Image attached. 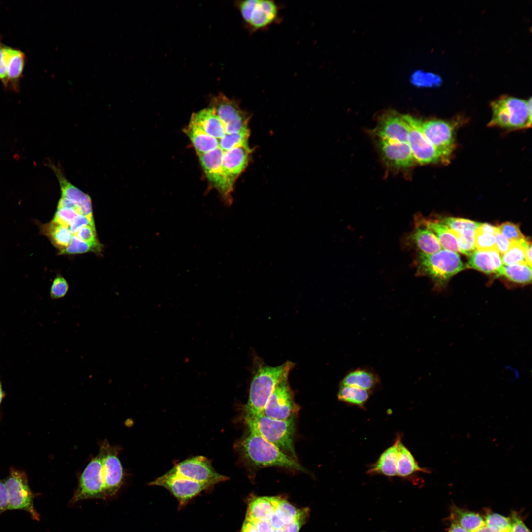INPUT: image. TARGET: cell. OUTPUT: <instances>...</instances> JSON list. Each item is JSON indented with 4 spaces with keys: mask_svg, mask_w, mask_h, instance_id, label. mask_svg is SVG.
I'll list each match as a JSON object with an SVG mask.
<instances>
[{
    "mask_svg": "<svg viewBox=\"0 0 532 532\" xmlns=\"http://www.w3.org/2000/svg\"><path fill=\"white\" fill-rule=\"evenodd\" d=\"M237 447L243 460L256 468L277 467L305 471L297 460L254 432L249 431V434L241 439Z\"/></svg>",
    "mask_w": 532,
    "mask_h": 532,
    "instance_id": "cell-1",
    "label": "cell"
},
{
    "mask_svg": "<svg viewBox=\"0 0 532 532\" xmlns=\"http://www.w3.org/2000/svg\"><path fill=\"white\" fill-rule=\"evenodd\" d=\"M294 364L287 361L276 366H261L256 371L250 384L247 403L244 407V418L262 412L277 385L288 378Z\"/></svg>",
    "mask_w": 532,
    "mask_h": 532,
    "instance_id": "cell-2",
    "label": "cell"
},
{
    "mask_svg": "<svg viewBox=\"0 0 532 532\" xmlns=\"http://www.w3.org/2000/svg\"><path fill=\"white\" fill-rule=\"evenodd\" d=\"M244 419L249 431L257 433L283 453L297 460L294 444L295 416L278 420L260 413Z\"/></svg>",
    "mask_w": 532,
    "mask_h": 532,
    "instance_id": "cell-3",
    "label": "cell"
},
{
    "mask_svg": "<svg viewBox=\"0 0 532 532\" xmlns=\"http://www.w3.org/2000/svg\"><path fill=\"white\" fill-rule=\"evenodd\" d=\"M417 265L418 273L429 277L437 290H442L452 277L467 268L457 253L446 249L432 254L419 252Z\"/></svg>",
    "mask_w": 532,
    "mask_h": 532,
    "instance_id": "cell-4",
    "label": "cell"
},
{
    "mask_svg": "<svg viewBox=\"0 0 532 532\" xmlns=\"http://www.w3.org/2000/svg\"><path fill=\"white\" fill-rule=\"evenodd\" d=\"M492 116L489 126L508 130L526 129L532 126V98L526 100L503 96L491 104Z\"/></svg>",
    "mask_w": 532,
    "mask_h": 532,
    "instance_id": "cell-5",
    "label": "cell"
},
{
    "mask_svg": "<svg viewBox=\"0 0 532 532\" xmlns=\"http://www.w3.org/2000/svg\"><path fill=\"white\" fill-rule=\"evenodd\" d=\"M235 5L250 34L267 29L281 20V6L274 0H247L237 1Z\"/></svg>",
    "mask_w": 532,
    "mask_h": 532,
    "instance_id": "cell-6",
    "label": "cell"
},
{
    "mask_svg": "<svg viewBox=\"0 0 532 532\" xmlns=\"http://www.w3.org/2000/svg\"><path fill=\"white\" fill-rule=\"evenodd\" d=\"M90 499H107L102 462L99 453L88 463L79 476L70 504Z\"/></svg>",
    "mask_w": 532,
    "mask_h": 532,
    "instance_id": "cell-7",
    "label": "cell"
},
{
    "mask_svg": "<svg viewBox=\"0 0 532 532\" xmlns=\"http://www.w3.org/2000/svg\"><path fill=\"white\" fill-rule=\"evenodd\" d=\"M224 125L226 134H233L249 129V114L242 109L239 102L222 93L212 96L210 107Z\"/></svg>",
    "mask_w": 532,
    "mask_h": 532,
    "instance_id": "cell-8",
    "label": "cell"
},
{
    "mask_svg": "<svg viewBox=\"0 0 532 532\" xmlns=\"http://www.w3.org/2000/svg\"><path fill=\"white\" fill-rule=\"evenodd\" d=\"M455 122L439 119H419L421 131L441 155L444 163L449 161L455 149Z\"/></svg>",
    "mask_w": 532,
    "mask_h": 532,
    "instance_id": "cell-9",
    "label": "cell"
},
{
    "mask_svg": "<svg viewBox=\"0 0 532 532\" xmlns=\"http://www.w3.org/2000/svg\"><path fill=\"white\" fill-rule=\"evenodd\" d=\"M9 497V510H22L30 514L32 518L40 520V515L33 503L34 495L31 491L27 475L23 471L12 468L4 481Z\"/></svg>",
    "mask_w": 532,
    "mask_h": 532,
    "instance_id": "cell-10",
    "label": "cell"
},
{
    "mask_svg": "<svg viewBox=\"0 0 532 532\" xmlns=\"http://www.w3.org/2000/svg\"><path fill=\"white\" fill-rule=\"evenodd\" d=\"M223 152L218 147L212 151L198 155L209 181L219 193L224 204L230 206L233 202L231 194L234 186L229 182L223 171Z\"/></svg>",
    "mask_w": 532,
    "mask_h": 532,
    "instance_id": "cell-11",
    "label": "cell"
},
{
    "mask_svg": "<svg viewBox=\"0 0 532 532\" xmlns=\"http://www.w3.org/2000/svg\"><path fill=\"white\" fill-rule=\"evenodd\" d=\"M170 470L183 477L211 487L228 479V477L216 472L209 460L202 456L193 457L179 462Z\"/></svg>",
    "mask_w": 532,
    "mask_h": 532,
    "instance_id": "cell-12",
    "label": "cell"
},
{
    "mask_svg": "<svg viewBox=\"0 0 532 532\" xmlns=\"http://www.w3.org/2000/svg\"><path fill=\"white\" fill-rule=\"evenodd\" d=\"M150 485L161 486L168 490L177 499L179 508L211 486L183 477L170 470L150 483Z\"/></svg>",
    "mask_w": 532,
    "mask_h": 532,
    "instance_id": "cell-13",
    "label": "cell"
},
{
    "mask_svg": "<svg viewBox=\"0 0 532 532\" xmlns=\"http://www.w3.org/2000/svg\"><path fill=\"white\" fill-rule=\"evenodd\" d=\"M104 477L107 499L113 497L121 488L124 478V470L118 457V449L103 441L100 446Z\"/></svg>",
    "mask_w": 532,
    "mask_h": 532,
    "instance_id": "cell-14",
    "label": "cell"
},
{
    "mask_svg": "<svg viewBox=\"0 0 532 532\" xmlns=\"http://www.w3.org/2000/svg\"><path fill=\"white\" fill-rule=\"evenodd\" d=\"M408 129L407 143L415 162L420 164L444 162L440 153L425 137L419 126V119L403 115Z\"/></svg>",
    "mask_w": 532,
    "mask_h": 532,
    "instance_id": "cell-15",
    "label": "cell"
},
{
    "mask_svg": "<svg viewBox=\"0 0 532 532\" xmlns=\"http://www.w3.org/2000/svg\"><path fill=\"white\" fill-rule=\"evenodd\" d=\"M298 410L287 378L277 385L261 413L271 418L285 420L295 416Z\"/></svg>",
    "mask_w": 532,
    "mask_h": 532,
    "instance_id": "cell-16",
    "label": "cell"
},
{
    "mask_svg": "<svg viewBox=\"0 0 532 532\" xmlns=\"http://www.w3.org/2000/svg\"><path fill=\"white\" fill-rule=\"evenodd\" d=\"M378 142L383 159L391 167L405 169L415 162L408 143L378 138Z\"/></svg>",
    "mask_w": 532,
    "mask_h": 532,
    "instance_id": "cell-17",
    "label": "cell"
},
{
    "mask_svg": "<svg viewBox=\"0 0 532 532\" xmlns=\"http://www.w3.org/2000/svg\"><path fill=\"white\" fill-rule=\"evenodd\" d=\"M375 134L378 138L407 143L408 129L403 115L395 112L383 115L378 122Z\"/></svg>",
    "mask_w": 532,
    "mask_h": 532,
    "instance_id": "cell-18",
    "label": "cell"
},
{
    "mask_svg": "<svg viewBox=\"0 0 532 532\" xmlns=\"http://www.w3.org/2000/svg\"><path fill=\"white\" fill-rule=\"evenodd\" d=\"M252 152L248 145L224 151L223 171L232 186H234L237 178L246 168Z\"/></svg>",
    "mask_w": 532,
    "mask_h": 532,
    "instance_id": "cell-19",
    "label": "cell"
},
{
    "mask_svg": "<svg viewBox=\"0 0 532 532\" xmlns=\"http://www.w3.org/2000/svg\"><path fill=\"white\" fill-rule=\"evenodd\" d=\"M59 181L61 197L64 198L77 205L83 215L93 217L92 201L90 197L72 184L66 178L62 169L54 164L49 165Z\"/></svg>",
    "mask_w": 532,
    "mask_h": 532,
    "instance_id": "cell-20",
    "label": "cell"
},
{
    "mask_svg": "<svg viewBox=\"0 0 532 532\" xmlns=\"http://www.w3.org/2000/svg\"><path fill=\"white\" fill-rule=\"evenodd\" d=\"M281 498L280 496L252 498L248 504L245 519L250 521H269L275 513Z\"/></svg>",
    "mask_w": 532,
    "mask_h": 532,
    "instance_id": "cell-21",
    "label": "cell"
},
{
    "mask_svg": "<svg viewBox=\"0 0 532 532\" xmlns=\"http://www.w3.org/2000/svg\"><path fill=\"white\" fill-rule=\"evenodd\" d=\"M190 121L200 126L208 135L218 139L226 134L224 125L210 107L194 113Z\"/></svg>",
    "mask_w": 532,
    "mask_h": 532,
    "instance_id": "cell-22",
    "label": "cell"
},
{
    "mask_svg": "<svg viewBox=\"0 0 532 532\" xmlns=\"http://www.w3.org/2000/svg\"><path fill=\"white\" fill-rule=\"evenodd\" d=\"M401 438L398 435L394 444L386 449L377 461L367 471L370 475H382L387 477L397 476L398 443Z\"/></svg>",
    "mask_w": 532,
    "mask_h": 532,
    "instance_id": "cell-23",
    "label": "cell"
},
{
    "mask_svg": "<svg viewBox=\"0 0 532 532\" xmlns=\"http://www.w3.org/2000/svg\"><path fill=\"white\" fill-rule=\"evenodd\" d=\"M380 383L378 374L366 368H357L348 372L340 386H351L369 391L374 390Z\"/></svg>",
    "mask_w": 532,
    "mask_h": 532,
    "instance_id": "cell-24",
    "label": "cell"
},
{
    "mask_svg": "<svg viewBox=\"0 0 532 532\" xmlns=\"http://www.w3.org/2000/svg\"><path fill=\"white\" fill-rule=\"evenodd\" d=\"M184 131L198 155L208 152L219 147L218 139L207 134L200 126L191 121Z\"/></svg>",
    "mask_w": 532,
    "mask_h": 532,
    "instance_id": "cell-25",
    "label": "cell"
},
{
    "mask_svg": "<svg viewBox=\"0 0 532 532\" xmlns=\"http://www.w3.org/2000/svg\"><path fill=\"white\" fill-rule=\"evenodd\" d=\"M26 56L22 51L11 47L7 67V89L18 92L26 63Z\"/></svg>",
    "mask_w": 532,
    "mask_h": 532,
    "instance_id": "cell-26",
    "label": "cell"
},
{
    "mask_svg": "<svg viewBox=\"0 0 532 532\" xmlns=\"http://www.w3.org/2000/svg\"><path fill=\"white\" fill-rule=\"evenodd\" d=\"M40 233L48 238L52 244L59 250V253L68 246L73 236L68 228L53 220L40 226Z\"/></svg>",
    "mask_w": 532,
    "mask_h": 532,
    "instance_id": "cell-27",
    "label": "cell"
},
{
    "mask_svg": "<svg viewBox=\"0 0 532 532\" xmlns=\"http://www.w3.org/2000/svg\"><path fill=\"white\" fill-rule=\"evenodd\" d=\"M410 238L411 240L419 250V252L432 254L441 249V246L432 232L421 224H417Z\"/></svg>",
    "mask_w": 532,
    "mask_h": 532,
    "instance_id": "cell-28",
    "label": "cell"
},
{
    "mask_svg": "<svg viewBox=\"0 0 532 532\" xmlns=\"http://www.w3.org/2000/svg\"><path fill=\"white\" fill-rule=\"evenodd\" d=\"M418 472H429L421 467L410 450L402 442L401 438L398 443L397 476L402 478L410 477Z\"/></svg>",
    "mask_w": 532,
    "mask_h": 532,
    "instance_id": "cell-29",
    "label": "cell"
},
{
    "mask_svg": "<svg viewBox=\"0 0 532 532\" xmlns=\"http://www.w3.org/2000/svg\"><path fill=\"white\" fill-rule=\"evenodd\" d=\"M450 519L469 532H475L485 524L484 518L479 514L453 505Z\"/></svg>",
    "mask_w": 532,
    "mask_h": 532,
    "instance_id": "cell-30",
    "label": "cell"
},
{
    "mask_svg": "<svg viewBox=\"0 0 532 532\" xmlns=\"http://www.w3.org/2000/svg\"><path fill=\"white\" fill-rule=\"evenodd\" d=\"M418 223L421 224L434 234L441 246L445 249L454 252H459L456 239L451 233L449 228L437 220L421 219Z\"/></svg>",
    "mask_w": 532,
    "mask_h": 532,
    "instance_id": "cell-31",
    "label": "cell"
},
{
    "mask_svg": "<svg viewBox=\"0 0 532 532\" xmlns=\"http://www.w3.org/2000/svg\"><path fill=\"white\" fill-rule=\"evenodd\" d=\"M526 262L503 265L500 276L519 285L530 284L532 281V270Z\"/></svg>",
    "mask_w": 532,
    "mask_h": 532,
    "instance_id": "cell-32",
    "label": "cell"
},
{
    "mask_svg": "<svg viewBox=\"0 0 532 532\" xmlns=\"http://www.w3.org/2000/svg\"><path fill=\"white\" fill-rule=\"evenodd\" d=\"M371 391L351 386H340L337 398L339 401L362 407L369 399Z\"/></svg>",
    "mask_w": 532,
    "mask_h": 532,
    "instance_id": "cell-33",
    "label": "cell"
},
{
    "mask_svg": "<svg viewBox=\"0 0 532 532\" xmlns=\"http://www.w3.org/2000/svg\"><path fill=\"white\" fill-rule=\"evenodd\" d=\"M466 267L471 268L487 274H495L494 261L491 251L475 250L469 256Z\"/></svg>",
    "mask_w": 532,
    "mask_h": 532,
    "instance_id": "cell-34",
    "label": "cell"
},
{
    "mask_svg": "<svg viewBox=\"0 0 532 532\" xmlns=\"http://www.w3.org/2000/svg\"><path fill=\"white\" fill-rule=\"evenodd\" d=\"M530 241L526 238L517 241H511L508 250L502 255L503 265H510L526 262L525 251Z\"/></svg>",
    "mask_w": 532,
    "mask_h": 532,
    "instance_id": "cell-35",
    "label": "cell"
},
{
    "mask_svg": "<svg viewBox=\"0 0 532 532\" xmlns=\"http://www.w3.org/2000/svg\"><path fill=\"white\" fill-rule=\"evenodd\" d=\"M455 237L459 252L470 256L476 250L474 244L475 230L466 229L456 231L449 229Z\"/></svg>",
    "mask_w": 532,
    "mask_h": 532,
    "instance_id": "cell-36",
    "label": "cell"
},
{
    "mask_svg": "<svg viewBox=\"0 0 532 532\" xmlns=\"http://www.w3.org/2000/svg\"><path fill=\"white\" fill-rule=\"evenodd\" d=\"M250 134L249 129L236 133L226 134L223 138L218 139L219 147L225 152L235 147L248 145Z\"/></svg>",
    "mask_w": 532,
    "mask_h": 532,
    "instance_id": "cell-37",
    "label": "cell"
},
{
    "mask_svg": "<svg viewBox=\"0 0 532 532\" xmlns=\"http://www.w3.org/2000/svg\"><path fill=\"white\" fill-rule=\"evenodd\" d=\"M102 245L93 244L86 242L81 240L75 235H73L71 240L68 246L63 251L59 253L63 254H82L89 252H99L102 248Z\"/></svg>",
    "mask_w": 532,
    "mask_h": 532,
    "instance_id": "cell-38",
    "label": "cell"
},
{
    "mask_svg": "<svg viewBox=\"0 0 532 532\" xmlns=\"http://www.w3.org/2000/svg\"><path fill=\"white\" fill-rule=\"evenodd\" d=\"M485 524L496 532H509L511 519L499 513L489 512L485 518Z\"/></svg>",
    "mask_w": 532,
    "mask_h": 532,
    "instance_id": "cell-39",
    "label": "cell"
},
{
    "mask_svg": "<svg viewBox=\"0 0 532 532\" xmlns=\"http://www.w3.org/2000/svg\"><path fill=\"white\" fill-rule=\"evenodd\" d=\"M474 244L477 251H498L494 234L484 232L478 227L475 231Z\"/></svg>",
    "mask_w": 532,
    "mask_h": 532,
    "instance_id": "cell-40",
    "label": "cell"
},
{
    "mask_svg": "<svg viewBox=\"0 0 532 532\" xmlns=\"http://www.w3.org/2000/svg\"><path fill=\"white\" fill-rule=\"evenodd\" d=\"M438 221L449 229L456 231L466 229L475 231L481 224V223L471 220L452 217H443Z\"/></svg>",
    "mask_w": 532,
    "mask_h": 532,
    "instance_id": "cell-41",
    "label": "cell"
},
{
    "mask_svg": "<svg viewBox=\"0 0 532 532\" xmlns=\"http://www.w3.org/2000/svg\"><path fill=\"white\" fill-rule=\"evenodd\" d=\"M299 509L282 498L280 500L275 514L284 525L291 524L296 518Z\"/></svg>",
    "mask_w": 532,
    "mask_h": 532,
    "instance_id": "cell-42",
    "label": "cell"
},
{
    "mask_svg": "<svg viewBox=\"0 0 532 532\" xmlns=\"http://www.w3.org/2000/svg\"><path fill=\"white\" fill-rule=\"evenodd\" d=\"M11 47L4 44L0 35V83L7 89V67Z\"/></svg>",
    "mask_w": 532,
    "mask_h": 532,
    "instance_id": "cell-43",
    "label": "cell"
},
{
    "mask_svg": "<svg viewBox=\"0 0 532 532\" xmlns=\"http://www.w3.org/2000/svg\"><path fill=\"white\" fill-rule=\"evenodd\" d=\"M497 228L499 232L511 241H517L525 239L518 225L510 222L503 223Z\"/></svg>",
    "mask_w": 532,
    "mask_h": 532,
    "instance_id": "cell-44",
    "label": "cell"
},
{
    "mask_svg": "<svg viewBox=\"0 0 532 532\" xmlns=\"http://www.w3.org/2000/svg\"><path fill=\"white\" fill-rule=\"evenodd\" d=\"M80 214L79 212L72 208H57L52 220L68 228L72 221Z\"/></svg>",
    "mask_w": 532,
    "mask_h": 532,
    "instance_id": "cell-45",
    "label": "cell"
},
{
    "mask_svg": "<svg viewBox=\"0 0 532 532\" xmlns=\"http://www.w3.org/2000/svg\"><path fill=\"white\" fill-rule=\"evenodd\" d=\"M69 290L67 281L62 276L58 275L54 279L50 291L51 298L57 299L64 297Z\"/></svg>",
    "mask_w": 532,
    "mask_h": 532,
    "instance_id": "cell-46",
    "label": "cell"
},
{
    "mask_svg": "<svg viewBox=\"0 0 532 532\" xmlns=\"http://www.w3.org/2000/svg\"><path fill=\"white\" fill-rule=\"evenodd\" d=\"M310 510L308 508L299 509L294 520L290 524L285 525L282 529L284 532H299L302 526L306 522Z\"/></svg>",
    "mask_w": 532,
    "mask_h": 532,
    "instance_id": "cell-47",
    "label": "cell"
},
{
    "mask_svg": "<svg viewBox=\"0 0 532 532\" xmlns=\"http://www.w3.org/2000/svg\"><path fill=\"white\" fill-rule=\"evenodd\" d=\"M73 235L86 242L99 244L100 243L97 238L95 226L86 225L81 228Z\"/></svg>",
    "mask_w": 532,
    "mask_h": 532,
    "instance_id": "cell-48",
    "label": "cell"
},
{
    "mask_svg": "<svg viewBox=\"0 0 532 532\" xmlns=\"http://www.w3.org/2000/svg\"><path fill=\"white\" fill-rule=\"evenodd\" d=\"M86 225L95 226L93 217H89L84 215H78L71 222L68 229L73 235L82 227Z\"/></svg>",
    "mask_w": 532,
    "mask_h": 532,
    "instance_id": "cell-49",
    "label": "cell"
},
{
    "mask_svg": "<svg viewBox=\"0 0 532 532\" xmlns=\"http://www.w3.org/2000/svg\"><path fill=\"white\" fill-rule=\"evenodd\" d=\"M511 527L509 532H531L520 516L516 512L512 513Z\"/></svg>",
    "mask_w": 532,
    "mask_h": 532,
    "instance_id": "cell-50",
    "label": "cell"
},
{
    "mask_svg": "<svg viewBox=\"0 0 532 532\" xmlns=\"http://www.w3.org/2000/svg\"><path fill=\"white\" fill-rule=\"evenodd\" d=\"M9 497L4 481L0 480V514L9 510Z\"/></svg>",
    "mask_w": 532,
    "mask_h": 532,
    "instance_id": "cell-51",
    "label": "cell"
},
{
    "mask_svg": "<svg viewBox=\"0 0 532 532\" xmlns=\"http://www.w3.org/2000/svg\"><path fill=\"white\" fill-rule=\"evenodd\" d=\"M494 235L497 250L500 255H502L509 249L510 241L499 232L498 228Z\"/></svg>",
    "mask_w": 532,
    "mask_h": 532,
    "instance_id": "cell-52",
    "label": "cell"
},
{
    "mask_svg": "<svg viewBox=\"0 0 532 532\" xmlns=\"http://www.w3.org/2000/svg\"><path fill=\"white\" fill-rule=\"evenodd\" d=\"M250 522L253 524L258 532H273L275 530L269 522L267 520H257Z\"/></svg>",
    "mask_w": 532,
    "mask_h": 532,
    "instance_id": "cell-53",
    "label": "cell"
},
{
    "mask_svg": "<svg viewBox=\"0 0 532 532\" xmlns=\"http://www.w3.org/2000/svg\"><path fill=\"white\" fill-rule=\"evenodd\" d=\"M268 521L274 529H282L285 526L275 513L271 517Z\"/></svg>",
    "mask_w": 532,
    "mask_h": 532,
    "instance_id": "cell-54",
    "label": "cell"
},
{
    "mask_svg": "<svg viewBox=\"0 0 532 532\" xmlns=\"http://www.w3.org/2000/svg\"><path fill=\"white\" fill-rule=\"evenodd\" d=\"M240 532H258L252 523L245 519Z\"/></svg>",
    "mask_w": 532,
    "mask_h": 532,
    "instance_id": "cell-55",
    "label": "cell"
},
{
    "mask_svg": "<svg viewBox=\"0 0 532 532\" xmlns=\"http://www.w3.org/2000/svg\"><path fill=\"white\" fill-rule=\"evenodd\" d=\"M525 259L528 265L532 267V245L531 242H529L526 249Z\"/></svg>",
    "mask_w": 532,
    "mask_h": 532,
    "instance_id": "cell-56",
    "label": "cell"
},
{
    "mask_svg": "<svg viewBox=\"0 0 532 532\" xmlns=\"http://www.w3.org/2000/svg\"><path fill=\"white\" fill-rule=\"evenodd\" d=\"M447 532H469L457 524L451 522V525Z\"/></svg>",
    "mask_w": 532,
    "mask_h": 532,
    "instance_id": "cell-57",
    "label": "cell"
},
{
    "mask_svg": "<svg viewBox=\"0 0 532 532\" xmlns=\"http://www.w3.org/2000/svg\"><path fill=\"white\" fill-rule=\"evenodd\" d=\"M475 532H495L492 529H491L490 528L488 527L487 526H486L485 524H484V525H483L482 527H481L479 529H478Z\"/></svg>",
    "mask_w": 532,
    "mask_h": 532,
    "instance_id": "cell-58",
    "label": "cell"
},
{
    "mask_svg": "<svg viewBox=\"0 0 532 532\" xmlns=\"http://www.w3.org/2000/svg\"><path fill=\"white\" fill-rule=\"evenodd\" d=\"M5 393L3 390L1 382L0 381V405L2 401L3 398L5 397Z\"/></svg>",
    "mask_w": 532,
    "mask_h": 532,
    "instance_id": "cell-59",
    "label": "cell"
},
{
    "mask_svg": "<svg viewBox=\"0 0 532 532\" xmlns=\"http://www.w3.org/2000/svg\"><path fill=\"white\" fill-rule=\"evenodd\" d=\"M273 532H284L282 529H275Z\"/></svg>",
    "mask_w": 532,
    "mask_h": 532,
    "instance_id": "cell-60",
    "label": "cell"
},
{
    "mask_svg": "<svg viewBox=\"0 0 532 532\" xmlns=\"http://www.w3.org/2000/svg\"></svg>",
    "mask_w": 532,
    "mask_h": 532,
    "instance_id": "cell-61",
    "label": "cell"
}]
</instances>
